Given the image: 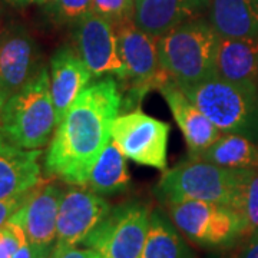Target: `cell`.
<instances>
[{
    "label": "cell",
    "mask_w": 258,
    "mask_h": 258,
    "mask_svg": "<svg viewBox=\"0 0 258 258\" xmlns=\"http://www.w3.org/2000/svg\"><path fill=\"white\" fill-rule=\"evenodd\" d=\"M220 35L210 20L197 18L171 29L158 37V53L162 69L178 86L211 79Z\"/></svg>",
    "instance_id": "obj_2"
},
{
    "label": "cell",
    "mask_w": 258,
    "mask_h": 258,
    "mask_svg": "<svg viewBox=\"0 0 258 258\" xmlns=\"http://www.w3.org/2000/svg\"><path fill=\"white\" fill-rule=\"evenodd\" d=\"M26 241L28 237L22 225L10 218L0 228V258H13L20 245Z\"/></svg>",
    "instance_id": "obj_26"
},
{
    "label": "cell",
    "mask_w": 258,
    "mask_h": 258,
    "mask_svg": "<svg viewBox=\"0 0 258 258\" xmlns=\"http://www.w3.org/2000/svg\"><path fill=\"white\" fill-rule=\"evenodd\" d=\"M123 152L111 141L102 151L89 174L86 188L101 195L122 192L131 184V175Z\"/></svg>",
    "instance_id": "obj_22"
},
{
    "label": "cell",
    "mask_w": 258,
    "mask_h": 258,
    "mask_svg": "<svg viewBox=\"0 0 258 258\" xmlns=\"http://www.w3.org/2000/svg\"><path fill=\"white\" fill-rule=\"evenodd\" d=\"M115 29L119 40L120 56L126 69L122 81L128 95L125 105H138L149 91L159 89L171 79L159 62L158 37L139 29L135 20Z\"/></svg>",
    "instance_id": "obj_7"
},
{
    "label": "cell",
    "mask_w": 258,
    "mask_h": 258,
    "mask_svg": "<svg viewBox=\"0 0 258 258\" xmlns=\"http://www.w3.org/2000/svg\"><path fill=\"white\" fill-rule=\"evenodd\" d=\"M211 0H135V25L159 37L208 12Z\"/></svg>",
    "instance_id": "obj_17"
},
{
    "label": "cell",
    "mask_w": 258,
    "mask_h": 258,
    "mask_svg": "<svg viewBox=\"0 0 258 258\" xmlns=\"http://www.w3.org/2000/svg\"><path fill=\"white\" fill-rule=\"evenodd\" d=\"M26 194L18 195V197H12V198H8V200H0V228L9 221L10 218L15 215V212L22 207V204L25 203Z\"/></svg>",
    "instance_id": "obj_27"
},
{
    "label": "cell",
    "mask_w": 258,
    "mask_h": 258,
    "mask_svg": "<svg viewBox=\"0 0 258 258\" xmlns=\"http://www.w3.org/2000/svg\"><path fill=\"white\" fill-rule=\"evenodd\" d=\"M10 98V95L5 89L0 88V119H2V115H3V111H5V106L8 103V99Z\"/></svg>",
    "instance_id": "obj_32"
},
{
    "label": "cell",
    "mask_w": 258,
    "mask_h": 258,
    "mask_svg": "<svg viewBox=\"0 0 258 258\" xmlns=\"http://www.w3.org/2000/svg\"><path fill=\"white\" fill-rule=\"evenodd\" d=\"M92 12L108 19L115 28L135 18V0H93Z\"/></svg>",
    "instance_id": "obj_25"
},
{
    "label": "cell",
    "mask_w": 258,
    "mask_h": 258,
    "mask_svg": "<svg viewBox=\"0 0 258 258\" xmlns=\"http://www.w3.org/2000/svg\"><path fill=\"white\" fill-rule=\"evenodd\" d=\"M158 91L162 93L178 128L184 135L189 158H195L221 137V131L205 116V113L176 83L168 81Z\"/></svg>",
    "instance_id": "obj_14"
},
{
    "label": "cell",
    "mask_w": 258,
    "mask_h": 258,
    "mask_svg": "<svg viewBox=\"0 0 258 258\" xmlns=\"http://www.w3.org/2000/svg\"><path fill=\"white\" fill-rule=\"evenodd\" d=\"M111 210V204L101 194L86 186L72 185L64 189L57 214L53 251H63L83 244Z\"/></svg>",
    "instance_id": "obj_11"
},
{
    "label": "cell",
    "mask_w": 258,
    "mask_h": 258,
    "mask_svg": "<svg viewBox=\"0 0 258 258\" xmlns=\"http://www.w3.org/2000/svg\"><path fill=\"white\" fill-rule=\"evenodd\" d=\"M50 93L57 123L72 106L76 98L91 85L92 74L76 47L63 45L50 57Z\"/></svg>",
    "instance_id": "obj_16"
},
{
    "label": "cell",
    "mask_w": 258,
    "mask_h": 258,
    "mask_svg": "<svg viewBox=\"0 0 258 258\" xmlns=\"http://www.w3.org/2000/svg\"><path fill=\"white\" fill-rule=\"evenodd\" d=\"M42 149H25L10 142L0 126V200L23 195L42 178Z\"/></svg>",
    "instance_id": "obj_15"
},
{
    "label": "cell",
    "mask_w": 258,
    "mask_h": 258,
    "mask_svg": "<svg viewBox=\"0 0 258 258\" xmlns=\"http://www.w3.org/2000/svg\"><path fill=\"white\" fill-rule=\"evenodd\" d=\"M208 15L220 36H258V0H211Z\"/></svg>",
    "instance_id": "obj_19"
},
{
    "label": "cell",
    "mask_w": 258,
    "mask_h": 258,
    "mask_svg": "<svg viewBox=\"0 0 258 258\" xmlns=\"http://www.w3.org/2000/svg\"><path fill=\"white\" fill-rule=\"evenodd\" d=\"M166 207L176 228L198 245L227 247L245 235V224L241 215L228 205L181 201Z\"/></svg>",
    "instance_id": "obj_6"
},
{
    "label": "cell",
    "mask_w": 258,
    "mask_h": 258,
    "mask_svg": "<svg viewBox=\"0 0 258 258\" xmlns=\"http://www.w3.org/2000/svg\"><path fill=\"white\" fill-rule=\"evenodd\" d=\"M49 258H101L98 255L96 251H93L92 248H74L63 249V251H52L50 257Z\"/></svg>",
    "instance_id": "obj_28"
},
{
    "label": "cell",
    "mask_w": 258,
    "mask_h": 258,
    "mask_svg": "<svg viewBox=\"0 0 258 258\" xmlns=\"http://www.w3.org/2000/svg\"><path fill=\"white\" fill-rule=\"evenodd\" d=\"M169 132V123L135 109L115 118L112 141L134 162L165 172Z\"/></svg>",
    "instance_id": "obj_9"
},
{
    "label": "cell",
    "mask_w": 258,
    "mask_h": 258,
    "mask_svg": "<svg viewBox=\"0 0 258 258\" xmlns=\"http://www.w3.org/2000/svg\"><path fill=\"white\" fill-rule=\"evenodd\" d=\"M120 108L122 92L113 76L91 83L56 126L45 157L47 175L86 186L93 165L112 141V125Z\"/></svg>",
    "instance_id": "obj_1"
},
{
    "label": "cell",
    "mask_w": 258,
    "mask_h": 258,
    "mask_svg": "<svg viewBox=\"0 0 258 258\" xmlns=\"http://www.w3.org/2000/svg\"><path fill=\"white\" fill-rule=\"evenodd\" d=\"M179 88L222 134H238L258 142V86L214 76Z\"/></svg>",
    "instance_id": "obj_5"
},
{
    "label": "cell",
    "mask_w": 258,
    "mask_h": 258,
    "mask_svg": "<svg viewBox=\"0 0 258 258\" xmlns=\"http://www.w3.org/2000/svg\"><path fill=\"white\" fill-rule=\"evenodd\" d=\"M63 194L59 184L42 181L26 194L25 203L12 217L22 225L29 242L47 252L55 247L57 214Z\"/></svg>",
    "instance_id": "obj_12"
},
{
    "label": "cell",
    "mask_w": 258,
    "mask_h": 258,
    "mask_svg": "<svg viewBox=\"0 0 258 258\" xmlns=\"http://www.w3.org/2000/svg\"><path fill=\"white\" fill-rule=\"evenodd\" d=\"M192 159L234 169H258V142L238 134H221L211 147Z\"/></svg>",
    "instance_id": "obj_20"
},
{
    "label": "cell",
    "mask_w": 258,
    "mask_h": 258,
    "mask_svg": "<svg viewBox=\"0 0 258 258\" xmlns=\"http://www.w3.org/2000/svg\"><path fill=\"white\" fill-rule=\"evenodd\" d=\"M50 254L52 252H47V251L37 248L35 245H32L29 241H26L25 244L20 245V248L16 251L13 258H49Z\"/></svg>",
    "instance_id": "obj_30"
},
{
    "label": "cell",
    "mask_w": 258,
    "mask_h": 258,
    "mask_svg": "<svg viewBox=\"0 0 258 258\" xmlns=\"http://www.w3.org/2000/svg\"><path fill=\"white\" fill-rule=\"evenodd\" d=\"M75 47L93 78L116 76L123 81L126 69L119 50L116 29L108 19L91 12L74 25Z\"/></svg>",
    "instance_id": "obj_10"
},
{
    "label": "cell",
    "mask_w": 258,
    "mask_h": 258,
    "mask_svg": "<svg viewBox=\"0 0 258 258\" xmlns=\"http://www.w3.org/2000/svg\"><path fill=\"white\" fill-rule=\"evenodd\" d=\"M39 64L36 42L23 25L13 23L0 30V88L9 95L32 79Z\"/></svg>",
    "instance_id": "obj_13"
},
{
    "label": "cell",
    "mask_w": 258,
    "mask_h": 258,
    "mask_svg": "<svg viewBox=\"0 0 258 258\" xmlns=\"http://www.w3.org/2000/svg\"><path fill=\"white\" fill-rule=\"evenodd\" d=\"M151 211L141 203L122 204L105 217L83 245L101 258H142Z\"/></svg>",
    "instance_id": "obj_8"
},
{
    "label": "cell",
    "mask_w": 258,
    "mask_h": 258,
    "mask_svg": "<svg viewBox=\"0 0 258 258\" xmlns=\"http://www.w3.org/2000/svg\"><path fill=\"white\" fill-rule=\"evenodd\" d=\"M234 258H258V231L249 234L247 241Z\"/></svg>",
    "instance_id": "obj_29"
},
{
    "label": "cell",
    "mask_w": 258,
    "mask_h": 258,
    "mask_svg": "<svg viewBox=\"0 0 258 258\" xmlns=\"http://www.w3.org/2000/svg\"><path fill=\"white\" fill-rule=\"evenodd\" d=\"M215 74L228 82L258 86V36H220Z\"/></svg>",
    "instance_id": "obj_18"
},
{
    "label": "cell",
    "mask_w": 258,
    "mask_h": 258,
    "mask_svg": "<svg viewBox=\"0 0 258 258\" xmlns=\"http://www.w3.org/2000/svg\"><path fill=\"white\" fill-rule=\"evenodd\" d=\"M0 126L10 142L25 149H42L50 142L57 118L47 66L43 64L18 92L10 95Z\"/></svg>",
    "instance_id": "obj_3"
},
{
    "label": "cell",
    "mask_w": 258,
    "mask_h": 258,
    "mask_svg": "<svg viewBox=\"0 0 258 258\" xmlns=\"http://www.w3.org/2000/svg\"><path fill=\"white\" fill-rule=\"evenodd\" d=\"M9 2L16 6H28V5H46L49 0H9Z\"/></svg>",
    "instance_id": "obj_31"
},
{
    "label": "cell",
    "mask_w": 258,
    "mask_h": 258,
    "mask_svg": "<svg viewBox=\"0 0 258 258\" xmlns=\"http://www.w3.org/2000/svg\"><path fill=\"white\" fill-rule=\"evenodd\" d=\"M251 171L189 158V161L164 172L155 186V194L166 205L181 201H207L234 208L241 186Z\"/></svg>",
    "instance_id": "obj_4"
},
{
    "label": "cell",
    "mask_w": 258,
    "mask_h": 258,
    "mask_svg": "<svg viewBox=\"0 0 258 258\" xmlns=\"http://www.w3.org/2000/svg\"><path fill=\"white\" fill-rule=\"evenodd\" d=\"M234 210L245 224V235L258 231V169H252L242 184Z\"/></svg>",
    "instance_id": "obj_23"
},
{
    "label": "cell",
    "mask_w": 258,
    "mask_h": 258,
    "mask_svg": "<svg viewBox=\"0 0 258 258\" xmlns=\"http://www.w3.org/2000/svg\"><path fill=\"white\" fill-rule=\"evenodd\" d=\"M142 258H194L181 231L161 211L151 212Z\"/></svg>",
    "instance_id": "obj_21"
},
{
    "label": "cell",
    "mask_w": 258,
    "mask_h": 258,
    "mask_svg": "<svg viewBox=\"0 0 258 258\" xmlns=\"http://www.w3.org/2000/svg\"><path fill=\"white\" fill-rule=\"evenodd\" d=\"M93 9V0H49L46 12L57 25L78 23Z\"/></svg>",
    "instance_id": "obj_24"
}]
</instances>
